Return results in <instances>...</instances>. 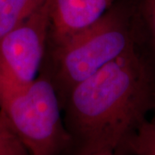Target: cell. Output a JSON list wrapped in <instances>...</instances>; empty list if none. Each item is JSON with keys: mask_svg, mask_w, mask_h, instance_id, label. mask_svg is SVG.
<instances>
[{"mask_svg": "<svg viewBox=\"0 0 155 155\" xmlns=\"http://www.w3.org/2000/svg\"><path fill=\"white\" fill-rule=\"evenodd\" d=\"M121 152L132 155H155V110L153 116L142 122L126 140Z\"/></svg>", "mask_w": 155, "mask_h": 155, "instance_id": "8", "label": "cell"}, {"mask_svg": "<svg viewBox=\"0 0 155 155\" xmlns=\"http://www.w3.org/2000/svg\"><path fill=\"white\" fill-rule=\"evenodd\" d=\"M0 155H30L0 112Z\"/></svg>", "mask_w": 155, "mask_h": 155, "instance_id": "9", "label": "cell"}, {"mask_svg": "<svg viewBox=\"0 0 155 155\" xmlns=\"http://www.w3.org/2000/svg\"><path fill=\"white\" fill-rule=\"evenodd\" d=\"M114 4V0H51L48 46L61 43L93 24Z\"/></svg>", "mask_w": 155, "mask_h": 155, "instance_id": "5", "label": "cell"}, {"mask_svg": "<svg viewBox=\"0 0 155 155\" xmlns=\"http://www.w3.org/2000/svg\"><path fill=\"white\" fill-rule=\"evenodd\" d=\"M85 155H117L116 152L111 151V150H101V151H97V152H94L91 153H88Z\"/></svg>", "mask_w": 155, "mask_h": 155, "instance_id": "10", "label": "cell"}, {"mask_svg": "<svg viewBox=\"0 0 155 155\" xmlns=\"http://www.w3.org/2000/svg\"><path fill=\"white\" fill-rule=\"evenodd\" d=\"M50 3L0 38V85L22 89L38 77L48 47Z\"/></svg>", "mask_w": 155, "mask_h": 155, "instance_id": "4", "label": "cell"}, {"mask_svg": "<svg viewBox=\"0 0 155 155\" xmlns=\"http://www.w3.org/2000/svg\"><path fill=\"white\" fill-rule=\"evenodd\" d=\"M134 44L132 5L130 0H120L93 24L48 46L41 72L53 84L61 108L75 85Z\"/></svg>", "mask_w": 155, "mask_h": 155, "instance_id": "2", "label": "cell"}, {"mask_svg": "<svg viewBox=\"0 0 155 155\" xmlns=\"http://www.w3.org/2000/svg\"><path fill=\"white\" fill-rule=\"evenodd\" d=\"M155 110V68L132 46L70 91L61 105L72 155L119 153Z\"/></svg>", "mask_w": 155, "mask_h": 155, "instance_id": "1", "label": "cell"}, {"mask_svg": "<svg viewBox=\"0 0 155 155\" xmlns=\"http://www.w3.org/2000/svg\"><path fill=\"white\" fill-rule=\"evenodd\" d=\"M134 42L155 68V0H130Z\"/></svg>", "mask_w": 155, "mask_h": 155, "instance_id": "6", "label": "cell"}, {"mask_svg": "<svg viewBox=\"0 0 155 155\" xmlns=\"http://www.w3.org/2000/svg\"><path fill=\"white\" fill-rule=\"evenodd\" d=\"M0 112L30 155L72 152L55 90L41 72L22 89L0 85Z\"/></svg>", "mask_w": 155, "mask_h": 155, "instance_id": "3", "label": "cell"}, {"mask_svg": "<svg viewBox=\"0 0 155 155\" xmlns=\"http://www.w3.org/2000/svg\"><path fill=\"white\" fill-rule=\"evenodd\" d=\"M45 0H0V38L28 18Z\"/></svg>", "mask_w": 155, "mask_h": 155, "instance_id": "7", "label": "cell"}]
</instances>
